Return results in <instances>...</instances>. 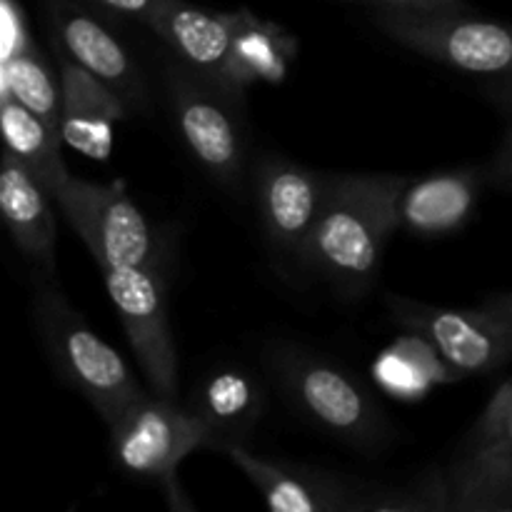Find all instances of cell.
<instances>
[{"label":"cell","mask_w":512,"mask_h":512,"mask_svg":"<svg viewBox=\"0 0 512 512\" xmlns=\"http://www.w3.org/2000/svg\"><path fill=\"white\" fill-rule=\"evenodd\" d=\"M408 175H328V195L300 263L345 295H360L378 275L398 233V200Z\"/></svg>","instance_id":"1"},{"label":"cell","mask_w":512,"mask_h":512,"mask_svg":"<svg viewBox=\"0 0 512 512\" xmlns=\"http://www.w3.org/2000/svg\"><path fill=\"white\" fill-rule=\"evenodd\" d=\"M33 310L40 338L58 375L93 405L105 425H113L143 398L145 390L118 350L93 333L58 285L40 283L35 288Z\"/></svg>","instance_id":"2"},{"label":"cell","mask_w":512,"mask_h":512,"mask_svg":"<svg viewBox=\"0 0 512 512\" xmlns=\"http://www.w3.org/2000/svg\"><path fill=\"white\" fill-rule=\"evenodd\" d=\"M165 83L175 128L195 163L218 188L230 195L243 193L250 183V165L243 120L235 110L238 98L185 65H170Z\"/></svg>","instance_id":"3"},{"label":"cell","mask_w":512,"mask_h":512,"mask_svg":"<svg viewBox=\"0 0 512 512\" xmlns=\"http://www.w3.org/2000/svg\"><path fill=\"white\" fill-rule=\"evenodd\" d=\"M108 430L115 465L128 478L160 483L170 498H183L175 480L178 465L205 448V430L188 405L148 390Z\"/></svg>","instance_id":"4"},{"label":"cell","mask_w":512,"mask_h":512,"mask_svg":"<svg viewBox=\"0 0 512 512\" xmlns=\"http://www.w3.org/2000/svg\"><path fill=\"white\" fill-rule=\"evenodd\" d=\"M60 213L105 268H158L160 245L120 183H90L70 175L55 193Z\"/></svg>","instance_id":"5"},{"label":"cell","mask_w":512,"mask_h":512,"mask_svg":"<svg viewBox=\"0 0 512 512\" xmlns=\"http://www.w3.org/2000/svg\"><path fill=\"white\" fill-rule=\"evenodd\" d=\"M388 38L460 73L512 75V25L460 13H378Z\"/></svg>","instance_id":"6"},{"label":"cell","mask_w":512,"mask_h":512,"mask_svg":"<svg viewBox=\"0 0 512 512\" xmlns=\"http://www.w3.org/2000/svg\"><path fill=\"white\" fill-rule=\"evenodd\" d=\"M390 318L403 330L423 335L460 375H488L512 355V310L490 298L483 308L453 310L388 298Z\"/></svg>","instance_id":"7"},{"label":"cell","mask_w":512,"mask_h":512,"mask_svg":"<svg viewBox=\"0 0 512 512\" xmlns=\"http://www.w3.org/2000/svg\"><path fill=\"white\" fill-rule=\"evenodd\" d=\"M448 512H512V388L500 385L443 473Z\"/></svg>","instance_id":"8"},{"label":"cell","mask_w":512,"mask_h":512,"mask_svg":"<svg viewBox=\"0 0 512 512\" xmlns=\"http://www.w3.org/2000/svg\"><path fill=\"white\" fill-rule=\"evenodd\" d=\"M150 393L178 400V350L168 323L165 283L158 268L100 270Z\"/></svg>","instance_id":"9"},{"label":"cell","mask_w":512,"mask_h":512,"mask_svg":"<svg viewBox=\"0 0 512 512\" xmlns=\"http://www.w3.org/2000/svg\"><path fill=\"white\" fill-rule=\"evenodd\" d=\"M285 388L315 425L358 448H375L388 425L363 385L328 360L290 353L278 363Z\"/></svg>","instance_id":"10"},{"label":"cell","mask_w":512,"mask_h":512,"mask_svg":"<svg viewBox=\"0 0 512 512\" xmlns=\"http://www.w3.org/2000/svg\"><path fill=\"white\" fill-rule=\"evenodd\" d=\"M248 188L268 243L278 253L303 258L328 195V175L280 155H263L250 165Z\"/></svg>","instance_id":"11"},{"label":"cell","mask_w":512,"mask_h":512,"mask_svg":"<svg viewBox=\"0 0 512 512\" xmlns=\"http://www.w3.org/2000/svg\"><path fill=\"white\" fill-rule=\"evenodd\" d=\"M50 25L65 58L83 65L120 95L130 110L148 108V85L123 40L100 18L70 0H53Z\"/></svg>","instance_id":"12"},{"label":"cell","mask_w":512,"mask_h":512,"mask_svg":"<svg viewBox=\"0 0 512 512\" xmlns=\"http://www.w3.org/2000/svg\"><path fill=\"white\" fill-rule=\"evenodd\" d=\"M238 20L240 10L213 13L188 0H163L148 28L173 50L180 65L235 95L230 90L228 73Z\"/></svg>","instance_id":"13"},{"label":"cell","mask_w":512,"mask_h":512,"mask_svg":"<svg viewBox=\"0 0 512 512\" xmlns=\"http://www.w3.org/2000/svg\"><path fill=\"white\" fill-rule=\"evenodd\" d=\"M228 455L275 512H340L360 510V490L343 478L305 465L275 463L250 453L248 445H230Z\"/></svg>","instance_id":"14"},{"label":"cell","mask_w":512,"mask_h":512,"mask_svg":"<svg viewBox=\"0 0 512 512\" xmlns=\"http://www.w3.org/2000/svg\"><path fill=\"white\" fill-rule=\"evenodd\" d=\"M485 185V168L440 170L408 178L398 200L400 230L415 238L453 235L473 218Z\"/></svg>","instance_id":"15"},{"label":"cell","mask_w":512,"mask_h":512,"mask_svg":"<svg viewBox=\"0 0 512 512\" xmlns=\"http://www.w3.org/2000/svg\"><path fill=\"white\" fill-rule=\"evenodd\" d=\"M130 108L115 90L100 83L75 60H60V133L68 148L90 160H108L113 128Z\"/></svg>","instance_id":"16"},{"label":"cell","mask_w":512,"mask_h":512,"mask_svg":"<svg viewBox=\"0 0 512 512\" xmlns=\"http://www.w3.org/2000/svg\"><path fill=\"white\" fill-rule=\"evenodd\" d=\"M190 413L205 430V450L245 445L263 415V388L243 368H218L195 388Z\"/></svg>","instance_id":"17"},{"label":"cell","mask_w":512,"mask_h":512,"mask_svg":"<svg viewBox=\"0 0 512 512\" xmlns=\"http://www.w3.org/2000/svg\"><path fill=\"white\" fill-rule=\"evenodd\" d=\"M50 198L53 195L25 165L10 158L8 153L3 155L0 215H3L5 228L25 258L53 273L58 225H55Z\"/></svg>","instance_id":"18"},{"label":"cell","mask_w":512,"mask_h":512,"mask_svg":"<svg viewBox=\"0 0 512 512\" xmlns=\"http://www.w3.org/2000/svg\"><path fill=\"white\" fill-rule=\"evenodd\" d=\"M0 123L5 153L25 165L55 198V193L70 178L63 160L65 140L58 125L35 115L8 93H0Z\"/></svg>","instance_id":"19"},{"label":"cell","mask_w":512,"mask_h":512,"mask_svg":"<svg viewBox=\"0 0 512 512\" xmlns=\"http://www.w3.org/2000/svg\"><path fill=\"white\" fill-rule=\"evenodd\" d=\"M293 53L295 40L283 28L255 18L250 10H240L230 53V90L240 98V93L258 80L280 83L288 73Z\"/></svg>","instance_id":"20"},{"label":"cell","mask_w":512,"mask_h":512,"mask_svg":"<svg viewBox=\"0 0 512 512\" xmlns=\"http://www.w3.org/2000/svg\"><path fill=\"white\" fill-rule=\"evenodd\" d=\"M375 378L385 393L413 400L428 393L433 385L450 383L463 375L450 368L448 360L435 350L430 340L405 330V338L395 340L375 360Z\"/></svg>","instance_id":"21"},{"label":"cell","mask_w":512,"mask_h":512,"mask_svg":"<svg viewBox=\"0 0 512 512\" xmlns=\"http://www.w3.org/2000/svg\"><path fill=\"white\" fill-rule=\"evenodd\" d=\"M3 93L60 128V75L55 78L35 45L3 58Z\"/></svg>","instance_id":"22"},{"label":"cell","mask_w":512,"mask_h":512,"mask_svg":"<svg viewBox=\"0 0 512 512\" xmlns=\"http://www.w3.org/2000/svg\"><path fill=\"white\" fill-rule=\"evenodd\" d=\"M375 13H460L468 10L465 0H363Z\"/></svg>","instance_id":"23"},{"label":"cell","mask_w":512,"mask_h":512,"mask_svg":"<svg viewBox=\"0 0 512 512\" xmlns=\"http://www.w3.org/2000/svg\"><path fill=\"white\" fill-rule=\"evenodd\" d=\"M485 178H488L490 188L512 190V123L490 163L485 165Z\"/></svg>","instance_id":"24"},{"label":"cell","mask_w":512,"mask_h":512,"mask_svg":"<svg viewBox=\"0 0 512 512\" xmlns=\"http://www.w3.org/2000/svg\"><path fill=\"white\" fill-rule=\"evenodd\" d=\"M3 30V58H8V55L18 53V50L30 45V40L25 38L23 18H20L13 0H3Z\"/></svg>","instance_id":"25"},{"label":"cell","mask_w":512,"mask_h":512,"mask_svg":"<svg viewBox=\"0 0 512 512\" xmlns=\"http://www.w3.org/2000/svg\"><path fill=\"white\" fill-rule=\"evenodd\" d=\"M98 3L103 5V8L113 10V13L140 20V23L148 25L150 18H153V13L158 10V5L163 3V0H98Z\"/></svg>","instance_id":"26"},{"label":"cell","mask_w":512,"mask_h":512,"mask_svg":"<svg viewBox=\"0 0 512 512\" xmlns=\"http://www.w3.org/2000/svg\"><path fill=\"white\" fill-rule=\"evenodd\" d=\"M483 93L488 95L490 103L510 118L512 123V75H500V78H488L483 83Z\"/></svg>","instance_id":"27"},{"label":"cell","mask_w":512,"mask_h":512,"mask_svg":"<svg viewBox=\"0 0 512 512\" xmlns=\"http://www.w3.org/2000/svg\"><path fill=\"white\" fill-rule=\"evenodd\" d=\"M500 300H503V303L508 305V308L512 310V293H510V295H500Z\"/></svg>","instance_id":"28"},{"label":"cell","mask_w":512,"mask_h":512,"mask_svg":"<svg viewBox=\"0 0 512 512\" xmlns=\"http://www.w3.org/2000/svg\"><path fill=\"white\" fill-rule=\"evenodd\" d=\"M505 385H508V388H512V375H510L508 380H505Z\"/></svg>","instance_id":"29"}]
</instances>
